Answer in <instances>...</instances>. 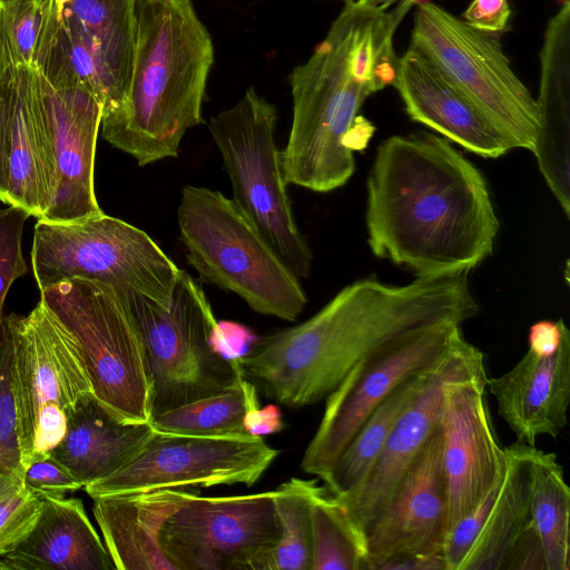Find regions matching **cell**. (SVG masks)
<instances>
[{"label": "cell", "mask_w": 570, "mask_h": 570, "mask_svg": "<svg viewBox=\"0 0 570 570\" xmlns=\"http://www.w3.org/2000/svg\"><path fill=\"white\" fill-rule=\"evenodd\" d=\"M365 220L372 253L421 278L469 273L491 255L500 225L483 174L430 132L380 144Z\"/></svg>", "instance_id": "obj_1"}, {"label": "cell", "mask_w": 570, "mask_h": 570, "mask_svg": "<svg viewBox=\"0 0 570 570\" xmlns=\"http://www.w3.org/2000/svg\"><path fill=\"white\" fill-rule=\"evenodd\" d=\"M479 312L468 273L416 277L406 285L360 279L237 361L266 399L299 409L326 399L357 362L400 336L444 322L462 324Z\"/></svg>", "instance_id": "obj_2"}, {"label": "cell", "mask_w": 570, "mask_h": 570, "mask_svg": "<svg viewBox=\"0 0 570 570\" xmlns=\"http://www.w3.org/2000/svg\"><path fill=\"white\" fill-rule=\"evenodd\" d=\"M396 29L390 10L368 0L344 2L311 57L293 68V120L281 150L287 184L327 193L352 177L347 139L364 101L394 81Z\"/></svg>", "instance_id": "obj_3"}, {"label": "cell", "mask_w": 570, "mask_h": 570, "mask_svg": "<svg viewBox=\"0 0 570 570\" xmlns=\"http://www.w3.org/2000/svg\"><path fill=\"white\" fill-rule=\"evenodd\" d=\"M135 18L128 89L100 127L105 140L146 166L176 157L185 134L203 122L214 47L191 0H136Z\"/></svg>", "instance_id": "obj_4"}, {"label": "cell", "mask_w": 570, "mask_h": 570, "mask_svg": "<svg viewBox=\"0 0 570 570\" xmlns=\"http://www.w3.org/2000/svg\"><path fill=\"white\" fill-rule=\"evenodd\" d=\"M177 217L187 261L204 279L256 313L289 322L298 317L307 303L298 277L232 199L188 185Z\"/></svg>", "instance_id": "obj_5"}, {"label": "cell", "mask_w": 570, "mask_h": 570, "mask_svg": "<svg viewBox=\"0 0 570 570\" xmlns=\"http://www.w3.org/2000/svg\"><path fill=\"white\" fill-rule=\"evenodd\" d=\"M144 344L151 377V417L235 385L244 375L217 347L220 331L200 285L181 271L168 306L118 293Z\"/></svg>", "instance_id": "obj_6"}, {"label": "cell", "mask_w": 570, "mask_h": 570, "mask_svg": "<svg viewBox=\"0 0 570 570\" xmlns=\"http://www.w3.org/2000/svg\"><path fill=\"white\" fill-rule=\"evenodd\" d=\"M31 263L40 291L81 278L163 306L181 272L147 233L105 213L69 223L38 219Z\"/></svg>", "instance_id": "obj_7"}, {"label": "cell", "mask_w": 570, "mask_h": 570, "mask_svg": "<svg viewBox=\"0 0 570 570\" xmlns=\"http://www.w3.org/2000/svg\"><path fill=\"white\" fill-rule=\"evenodd\" d=\"M4 320L21 462L27 469L60 443L70 413L92 387L76 337L41 299L28 315Z\"/></svg>", "instance_id": "obj_8"}, {"label": "cell", "mask_w": 570, "mask_h": 570, "mask_svg": "<svg viewBox=\"0 0 570 570\" xmlns=\"http://www.w3.org/2000/svg\"><path fill=\"white\" fill-rule=\"evenodd\" d=\"M276 120L275 106L249 88L210 118L208 131L229 177L232 200L293 273L307 277L313 256L294 219L274 137Z\"/></svg>", "instance_id": "obj_9"}, {"label": "cell", "mask_w": 570, "mask_h": 570, "mask_svg": "<svg viewBox=\"0 0 570 570\" xmlns=\"http://www.w3.org/2000/svg\"><path fill=\"white\" fill-rule=\"evenodd\" d=\"M40 299L76 337L92 393L128 421L151 419V377L142 341L118 292L72 278L40 291Z\"/></svg>", "instance_id": "obj_10"}, {"label": "cell", "mask_w": 570, "mask_h": 570, "mask_svg": "<svg viewBox=\"0 0 570 570\" xmlns=\"http://www.w3.org/2000/svg\"><path fill=\"white\" fill-rule=\"evenodd\" d=\"M410 45L425 56L512 141L532 151L535 98L511 68L498 33L476 30L432 1H420Z\"/></svg>", "instance_id": "obj_11"}, {"label": "cell", "mask_w": 570, "mask_h": 570, "mask_svg": "<svg viewBox=\"0 0 570 570\" xmlns=\"http://www.w3.org/2000/svg\"><path fill=\"white\" fill-rule=\"evenodd\" d=\"M53 154L57 189L42 219L55 223L80 220L104 213L95 185V156L102 106L79 80L59 31V14L52 20L36 59Z\"/></svg>", "instance_id": "obj_12"}, {"label": "cell", "mask_w": 570, "mask_h": 570, "mask_svg": "<svg viewBox=\"0 0 570 570\" xmlns=\"http://www.w3.org/2000/svg\"><path fill=\"white\" fill-rule=\"evenodd\" d=\"M462 335L444 322L410 332L357 362L326 396L301 469L323 480L371 413L402 383L433 364Z\"/></svg>", "instance_id": "obj_13"}, {"label": "cell", "mask_w": 570, "mask_h": 570, "mask_svg": "<svg viewBox=\"0 0 570 570\" xmlns=\"http://www.w3.org/2000/svg\"><path fill=\"white\" fill-rule=\"evenodd\" d=\"M274 493L195 494L161 532L174 570H266L281 533Z\"/></svg>", "instance_id": "obj_14"}, {"label": "cell", "mask_w": 570, "mask_h": 570, "mask_svg": "<svg viewBox=\"0 0 570 570\" xmlns=\"http://www.w3.org/2000/svg\"><path fill=\"white\" fill-rule=\"evenodd\" d=\"M279 451L259 435L200 436L155 432L140 453L111 475L85 487L92 499L157 489L255 484Z\"/></svg>", "instance_id": "obj_15"}, {"label": "cell", "mask_w": 570, "mask_h": 570, "mask_svg": "<svg viewBox=\"0 0 570 570\" xmlns=\"http://www.w3.org/2000/svg\"><path fill=\"white\" fill-rule=\"evenodd\" d=\"M531 449L505 446L503 476L444 539L445 570H546L530 517Z\"/></svg>", "instance_id": "obj_16"}, {"label": "cell", "mask_w": 570, "mask_h": 570, "mask_svg": "<svg viewBox=\"0 0 570 570\" xmlns=\"http://www.w3.org/2000/svg\"><path fill=\"white\" fill-rule=\"evenodd\" d=\"M487 381L483 357L443 384L438 425L446 485L445 537L504 474L505 446L495 433Z\"/></svg>", "instance_id": "obj_17"}, {"label": "cell", "mask_w": 570, "mask_h": 570, "mask_svg": "<svg viewBox=\"0 0 570 570\" xmlns=\"http://www.w3.org/2000/svg\"><path fill=\"white\" fill-rule=\"evenodd\" d=\"M446 485L439 425L365 534L366 570L400 569L420 559L444 569Z\"/></svg>", "instance_id": "obj_18"}, {"label": "cell", "mask_w": 570, "mask_h": 570, "mask_svg": "<svg viewBox=\"0 0 570 570\" xmlns=\"http://www.w3.org/2000/svg\"><path fill=\"white\" fill-rule=\"evenodd\" d=\"M483 357L478 347L460 335L431 366L424 385L400 415L366 476L350 493L335 497L364 538L436 429L444 382Z\"/></svg>", "instance_id": "obj_19"}, {"label": "cell", "mask_w": 570, "mask_h": 570, "mask_svg": "<svg viewBox=\"0 0 570 570\" xmlns=\"http://www.w3.org/2000/svg\"><path fill=\"white\" fill-rule=\"evenodd\" d=\"M136 0H72L59 14L61 42L79 80L102 116L122 102L136 41Z\"/></svg>", "instance_id": "obj_20"}, {"label": "cell", "mask_w": 570, "mask_h": 570, "mask_svg": "<svg viewBox=\"0 0 570 570\" xmlns=\"http://www.w3.org/2000/svg\"><path fill=\"white\" fill-rule=\"evenodd\" d=\"M392 86L411 120L466 150L498 158L513 149L509 137L441 70L411 45L399 58Z\"/></svg>", "instance_id": "obj_21"}, {"label": "cell", "mask_w": 570, "mask_h": 570, "mask_svg": "<svg viewBox=\"0 0 570 570\" xmlns=\"http://www.w3.org/2000/svg\"><path fill=\"white\" fill-rule=\"evenodd\" d=\"M0 70L11 97L9 204L42 219L57 189L56 158L35 68L17 65L0 50Z\"/></svg>", "instance_id": "obj_22"}, {"label": "cell", "mask_w": 570, "mask_h": 570, "mask_svg": "<svg viewBox=\"0 0 570 570\" xmlns=\"http://www.w3.org/2000/svg\"><path fill=\"white\" fill-rule=\"evenodd\" d=\"M487 387L517 441L534 446L541 435L557 438L570 404V332L554 353L528 350L509 371L488 377Z\"/></svg>", "instance_id": "obj_23"}, {"label": "cell", "mask_w": 570, "mask_h": 570, "mask_svg": "<svg viewBox=\"0 0 570 570\" xmlns=\"http://www.w3.org/2000/svg\"><path fill=\"white\" fill-rule=\"evenodd\" d=\"M539 130L532 153L550 190L570 217V0L549 19L539 53Z\"/></svg>", "instance_id": "obj_24"}, {"label": "cell", "mask_w": 570, "mask_h": 570, "mask_svg": "<svg viewBox=\"0 0 570 570\" xmlns=\"http://www.w3.org/2000/svg\"><path fill=\"white\" fill-rule=\"evenodd\" d=\"M199 490L157 489L94 498L92 512L118 570H174L161 547L168 519Z\"/></svg>", "instance_id": "obj_25"}, {"label": "cell", "mask_w": 570, "mask_h": 570, "mask_svg": "<svg viewBox=\"0 0 570 570\" xmlns=\"http://www.w3.org/2000/svg\"><path fill=\"white\" fill-rule=\"evenodd\" d=\"M155 432L149 421L125 420L89 392L70 413L66 434L49 455L85 488L130 463Z\"/></svg>", "instance_id": "obj_26"}, {"label": "cell", "mask_w": 570, "mask_h": 570, "mask_svg": "<svg viewBox=\"0 0 570 570\" xmlns=\"http://www.w3.org/2000/svg\"><path fill=\"white\" fill-rule=\"evenodd\" d=\"M106 546L75 498L43 499L26 540L2 557L0 570H112Z\"/></svg>", "instance_id": "obj_27"}, {"label": "cell", "mask_w": 570, "mask_h": 570, "mask_svg": "<svg viewBox=\"0 0 570 570\" xmlns=\"http://www.w3.org/2000/svg\"><path fill=\"white\" fill-rule=\"evenodd\" d=\"M530 517L546 570H569L570 489L557 455L535 445L530 454Z\"/></svg>", "instance_id": "obj_28"}, {"label": "cell", "mask_w": 570, "mask_h": 570, "mask_svg": "<svg viewBox=\"0 0 570 570\" xmlns=\"http://www.w3.org/2000/svg\"><path fill=\"white\" fill-rule=\"evenodd\" d=\"M432 365L396 387L360 426L322 480L332 495L343 497L350 493L366 476L400 415L424 385Z\"/></svg>", "instance_id": "obj_29"}, {"label": "cell", "mask_w": 570, "mask_h": 570, "mask_svg": "<svg viewBox=\"0 0 570 570\" xmlns=\"http://www.w3.org/2000/svg\"><path fill=\"white\" fill-rule=\"evenodd\" d=\"M258 410L256 387L243 376L227 390L160 412L149 422L156 432L161 433L250 435L247 420Z\"/></svg>", "instance_id": "obj_30"}, {"label": "cell", "mask_w": 570, "mask_h": 570, "mask_svg": "<svg viewBox=\"0 0 570 570\" xmlns=\"http://www.w3.org/2000/svg\"><path fill=\"white\" fill-rule=\"evenodd\" d=\"M311 525V570H366L365 538L326 488L314 497Z\"/></svg>", "instance_id": "obj_31"}, {"label": "cell", "mask_w": 570, "mask_h": 570, "mask_svg": "<svg viewBox=\"0 0 570 570\" xmlns=\"http://www.w3.org/2000/svg\"><path fill=\"white\" fill-rule=\"evenodd\" d=\"M321 488L316 480L291 478L274 490L281 533L266 570H311V510Z\"/></svg>", "instance_id": "obj_32"}, {"label": "cell", "mask_w": 570, "mask_h": 570, "mask_svg": "<svg viewBox=\"0 0 570 570\" xmlns=\"http://www.w3.org/2000/svg\"><path fill=\"white\" fill-rule=\"evenodd\" d=\"M24 473L10 385V336L3 316L0 323V498L24 485Z\"/></svg>", "instance_id": "obj_33"}, {"label": "cell", "mask_w": 570, "mask_h": 570, "mask_svg": "<svg viewBox=\"0 0 570 570\" xmlns=\"http://www.w3.org/2000/svg\"><path fill=\"white\" fill-rule=\"evenodd\" d=\"M43 499L24 485L0 498V557L19 547L33 530Z\"/></svg>", "instance_id": "obj_34"}, {"label": "cell", "mask_w": 570, "mask_h": 570, "mask_svg": "<svg viewBox=\"0 0 570 570\" xmlns=\"http://www.w3.org/2000/svg\"><path fill=\"white\" fill-rule=\"evenodd\" d=\"M30 214L21 207L0 208V323L3 304L12 283L28 271L21 250L24 223Z\"/></svg>", "instance_id": "obj_35"}, {"label": "cell", "mask_w": 570, "mask_h": 570, "mask_svg": "<svg viewBox=\"0 0 570 570\" xmlns=\"http://www.w3.org/2000/svg\"><path fill=\"white\" fill-rule=\"evenodd\" d=\"M24 487L41 499L65 498L83 485L52 456H47L27 466Z\"/></svg>", "instance_id": "obj_36"}, {"label": "cell", "mask_w": 570, "mask_h": 570, "mask_svg": "<svg viewBox=\"0 0 570 570\" xmlns=\"http://www.w3.org/2000/svg\"><path fill=\"white\" fill-rule=\"evenodd\" d=\"M510 16L508 0H472L462 20L476 30L499 35L507 30Z\"/></svg>", "instance_id": "obj_37"}, {"label": "cell", "mask_w": 570, "mask_h": 570, "mask_svg": "<svg viewBox=\"0 0 570 570\" xmlns=\"http://www.w3.org/2000/svg\"><path fill=\"white\" fill-rule=\"evenodd\" d=\"M11 134V97L8 79L0 70V200L9 204V155Z\"/></svg>", "instance_id": "obj_38"}, {"label": "cell", "mask_w": 570, "mask_h": 570, "mask_svg": "<svg viewBox=\"0 0 570 570\" xmlns=\"http://www.w3.org/2000/svg\"><path fill=\"white\" fill-rule=\"evenodd\" d=\"M568 333L569 330L562 318L558 321L541 320L529 330L528 350L537 355L548 356L558 350Z\"/></svg>", "instance_id": "obj_39"}, {"label": "cell", "mask_w": 570, "mask_h": 570, "mask_svg": "<svg viewBox=\"0 0 570 570\" xmlns=\"http://www.w3.org/2000/svg\"><path fill=\"white\" fill-rule=\"evenodd\" d=\"M373 6L382 9L389 10L391 7L392 17L394 19L395 24L399 27L402 20L405 18L410 9L414 4H417L420 0H368Z\"/></svg>", "instance_id": "obj_40"}, {"label": "cell", "mask_w": 570, "mask_h": 570, "mask_svg": "<svg viewBox=\"0 0 570 570\" xmlns=\"http://www.w3.org/2000/svg\"><path fill=\"white\" fill-rule=\"evenodd\" d=\"M59 11L62 10L63 6L71 2L72 0H53Z\"/></svg>", "instance_id": "obj_41"}, {"label": "cell", "mask_w": 570, "mask_h": 570, "mask_svg": "<svg viewBox=\"0 0 570 570\" xmlns=\"http://www.w3.org/2000/svg\"><path fill=\"white\" fill-rule=\"evenodd\" d=\"M10 1H13V0H0V4L1 3H7V2H10Z\"/></svg>", "instance_id": "obj_42"}, {"label": "cell", "mask_w": 570, "mask_h": 570, "mask_svg": "<svg viewBox=\"0 0 570 570\" xmlns=\"http://www.w3.org/2000/svg\"><path fill=\"white\" fill-rule=\"evenodd\" d=\"M338 1H342V2H347V1H353V0H338Z\"/></svg>", "instance_id": "obj_43"}]
</instances>
